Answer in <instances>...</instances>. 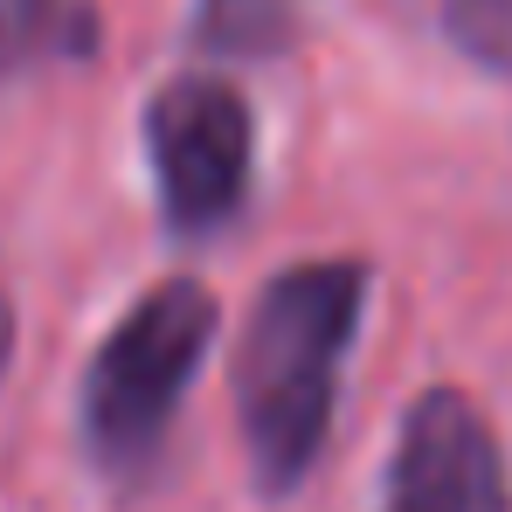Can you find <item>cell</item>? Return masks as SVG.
<instances>
[{
    "label": "cell",
    "instance_id": "1",
    "mask_svg": "<svg viewBox=\"0 0 512 512\" xmlns=\"http://www.w3.org/2000/svg\"><path fill=\"white\" fill-rule=\"evenodd\" d=\"M360 312H367V270L346 256L291 263L263 284L236 346V416L263 492H291L319 464Z\"/></svg>",
    "mask_w": 512,
    "mask_h": 512
},
{
    "label": "cell",
    "instance_id": "2",
    "mask_svg": "<svg viewBox=\"0 0 512 512\" xmlns=\"http://www.w3.org/2000/svg\"><path fill=\"white\" fill-rule=\"evenodd\" d=\"M215 326H222L215 298L194 277H167L104 333L84 374V443L104 471L153 464L167 423L180 416L187 381L215 346Z\"/></svg>",
    "mask_w": 512,
    "mask_h": 512
},
{
    "label": "cell",
    "instance_id": "3",
    "mask_svg": "<svg viewBox=\"0 0 512 512\" xmlns=\"http://www.w3.org/2000/svg\"><path fill=\"white\" fill-rule=\"evenodd\" d=\"M146 160H153V187L173 229L201 236L229 222L250 194L256 167V125L243 90L222 77H173L146 104Z\"/></svg>",
    "mask_w": 512,
    "mask_h": 512
},
{
    "label": "cell",
    "instance_id": "4",
    "mask_svg": "<svg viewBox=\"0 0 512 512\" xmlns=\"http://www.w3.org/2000/svg\"><path fill=\"white\" fill-rule=\"evenodd\" d=\"M388 512H512L499 443L457 388H429L402 416Z\"/></svg>",
    "mask_w": 512,
    "mask_h": 512
},
{
    "label": "cell",
    "instance_id": "5",
    "mask_svg": "<svg viewBox=\"0 0 512 512\" xmlns=\"http://www.w3.org/2000/svg\"><path fill=\"white\" fill-rule=\"evenodd\" d=\"M298 35V0H201L194 14V49L250 63V56H277Z\"/></svg>",
    "mask_w": 512,
    "mask_h": 512
},
{
    "label": "cell",
    "instance_id": "6",
    "mask_svg": "<svg viewBox=\"0 0 512 512\" xmlns=\"http://www.w3.org/2000/svg\"><path fill=\"white\" fill-rule=\"evenodd\" d=\"M443 35L478 70L512 84V0H443Z\"/></svg>",
    "mask_w": 512,
    "mask_h": 512
},
{
    "label": "cell",
    "instance_id": "7",
    "mask_svg": "<svg viewBox=\"0 0 512 512\" xmlns=\"http://www.w3.org/2000/svg\"><path fill=\"white\" fill-rule=\"evenodd\" d=\"M49 14L56 0H0V77H14L35 56V42L49 35Z\"/></svg>",
    "mask_w": 512,
    "mask_h": 512
},
{
    "label": "cell",
    "instance_id": "8",
    "mask_svg": "<svg viewBox=\"0 0 512 512\" xmlns=\"http://www.w3.org/2000/svg\"><path fill=\"white\" fill-rule=\"evenodd\" d=\"M7 360H14V305L0 298V374H7Z\"/></svg>",
    "mask_w": 512,
    "mask_h": 512
}]
</instances>
